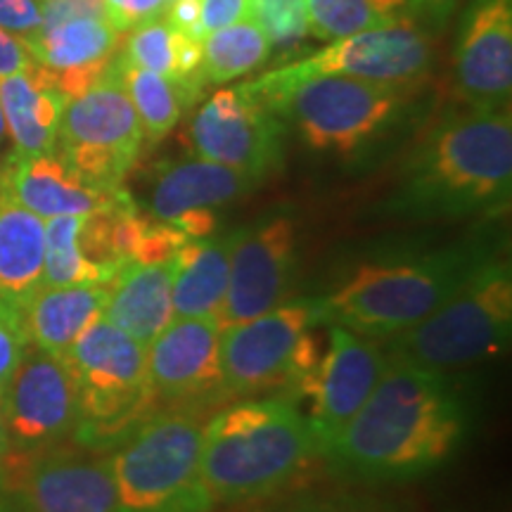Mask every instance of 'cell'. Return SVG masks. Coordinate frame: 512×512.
Returning a JSON list of instances; mask_svg holds the SVG:
<instances>
[{
    "label": "cell",
    "instance_id": "30",
    "mask_svg": "<svg viewBox=\"0 0 512 512\" xmlns=\"http://www.w3.org/2000/svg\"><path fill=\"white\" fill-rule=\"evenodd\" d=\"M311 36L337 41L411 15V0H306Z\"/></svg>",
    "mask_w": 512,
    "mask_h": 512
},
{
    "label": "cell",
    "instance_id": "19",
    "mask_svg": "<svg viewBox=\"0 0 512 512\" xmlns=\"http://www.w3.org/2000/svg\"><path fill=\"white\" fill-rule=\"evenodd\" d=\"M453 74L458 95L470 110H510L512 0H467Z\"/></svg>",
    "mask_w": 512,
    "mask_h": 512
},
{
    "label": "cell",
    "instance_id": "32",
    "mask_svg": "<svg viewBox=\"0 0 512 512\" xmlns=\"http://www.w3.org/2000/svg\"><path fill=\"white\" fill-rule=\"evenodd\" d=\"M86 214L53 216L46 219V264L43 285H79L102 283L98 273L88 266L79 249V228Z\"/></svg>",
    "mask_w": 512,
    "mask_h": 512
},
{
    "label": "cell",
    "instance_id": "43",
    "mask_svg": "<svg viewBox=\"0 0 512 512\" xmlns=\"http://www.w3.org/2000/svg\"><path fill=\"white\" fill-rule=\"evenodd\" d=\"M0 512H29V508L22 503V498L8 491V494H0Z\"/></svg>",
    "mask_w": 512,
    "mask_h": 512
},
{
    "label": "cell",
    "instance_id": "33",
    "mask_svg": "<svg viewBox=\"0 0 512 512\" xmlns=\"http://www.w3.org/2000/svg\"><path fill=\"white\" fill-rule=\"evenodd\" d=\"M31 347L22 309L0 302V394Z\"/></svg>",
    "mask_w": 512,
    "mask_h": 512
},
{
    "label": "cell",
    "instance_id": "38",
    "mask_svg": "<svg viewBox=\"0 0 512 512\" xmlns=\"http://www.w3.org/2000/svg\"><path fill=\"white\" fill-rule=\"evenodd\" d=\"M247 17H252V0H202L204 36Z\"/></svg>",
    "mask_w": 512,
    "mask_h": 512
},
{
    "label": "cell",
    "instance_id": "26",
    "mask_svg": "<svg viewBox=\"0 0 512 512\" xmlns=\"http://www.w3.org/2000/svg\"><path fill=\"white\" fill-rule=\"evenodd\" d=\"M46 221L0 195V302L24 309L43 287Z\"/></svg>",
    "mask_w": 512,
    "mask_h": 512
},
{
    "label": "cell",
    "instance_id": "2",
    "mask_svg": "<svg viewBox=\"0 0 512 512\" xmlns=\"http://www.w3.org/2000/svg\"><path fill=\"white\" fill-rule=\"evenodd\" d=\"M510 192V110L467 107L441 119L415 145L382 214L406 221H456L503 211Z\"/></svg>",
    "mask_w": 512,
    "mask_h": 512
},
{
    "label": "cell",
    "instance_id": "14",
    "mask_svg": "<svg viewBox=\"0 0 512 512\" xmlns=\"http://www.w3.org/2000/svg\"><path fill=\"white\" fill-rule=\"evenodd\" d=\"M328 351L318 358L309 377L297 389L309 399V420L320 456L330 451L344 427L354 420L368 401L370 392L389 366L387 351L377 339L361 337L356 332L325 325Z\"/></svg>",
    "mask_w": 512,
    "mask_h": 512
},
{
    "label": "cell",
    "instance_id": "23",
    "mask_svg": "<svg viewBox=\"0 0 512 512\" xmlns=\"http://www.w3.org/2000/svg\"><path fill=\"white\" fill-rule=\"evenodd\" d=\"M102 318L147 347L176 318L171 304V261L121 268L107 283Z\"/></svg>",
    "mask_w": 512,
    "mask_h": 512
},
{
    "label": "cell",
    "instance_id": "41",
    "mask_svg": "<svg viewBox=\"0 0 512 512\" xmlns=\"http://www.w3.org/2000/svg\"><path fill=\"white\" fill-rule=\"evenodd\" d=\"M460 3L463 0H411V15L425 24L432 34H439L456 15Z\"/></svg>",
    "mask_w": 512,
    "mask_h": 512
},
{
    "label": "cell",
    "instance_id": "17",
    "mask_svg": "<svg viewBox=\"0 0 512 512\" xmlns=\"http://www.w3.org/2000/svg\"><path fill=\"white\" fill-rule=\"evenodd\" d=\"M259 181L202 157L169 159L155 166L145 195L150 219L174 223L190 240L211 238L219 228L216 211L252 192Z\"/></svg>",
    "mask_w": 512,
    "mask_h": 512
},
{
    "label": "cell",
    "instance_id": "1",
    "mask_svg": "<svg viewBox=\"0 0 512 512\" xmlns=\"http://www.w3.org/2000/svg\"><path fill=\"white\" fill-rule=\"evenodd\" d=\"M470 408L444 373L394 361L330 451V467L363 482H413L465 444Z\"/></svg>",
    "mask_w": 512,
    "mask_h": 512
},
{
    "label": "cell",
    "instance_id": "27",
    "mask_svg": "<svg viewBox=\"0 0 512 512\" xmlns=\"http://www.w3.org/2000/svg\"><path fill=\"white\" fill-rule=\"evenodd\" d=\"M119 53L126 62L162 74L202 98L207 86L202 76V43L171 27L166 17H157L128 31Z\"/></svg>",
    "mask_w": 512,
    "mask_h": 512
},
{
    "label": "cell",
    "instance_id": "7",
    "mask_svg": "<svg viewBox=\"0 0 512 512\" xmlns=\"http://www.w3.org/2000/svg\"><path fill=\"white\" fill-rule=\"evenodd\" d=\"M202 411L157 408L107 456L117 512H211L202 479Z\"/></svg>",
    "mask_w": 512,
    "mask_h": 512
},
{
    "label": "cell",
    "instance_id": "3",
    "mask_svg": "<svg viewBox=\"0 0 512 512\" xmlns=\"http://www.w3.org/2000/svg\"><path fill=\"white\" fill-rule=\"evenodd\" d=\"M320 456L290 396H252L204 425L202 479L211 503L261 501L283 491Z\"/></svg>",
    "mask_w": 512,
    "mask_h": 512
},
{
    "label": "cell",
    "instance_id": "36",
    "mask_svg": "<svg viewBox=\"0 0 512 512\" xmlns=\"http://www.w3.org/2000/svg\"><path fill=\"white\" fill-rule=\"evenodd\" d=\"M81 17L110 19V12H107L105 0H43L41 27L38 29H50L62 22H69V19H81Z\"/></svg>",
    "mask_w": 512,
    "mask_h": 512
},
{
    "label": "cell",
    "instance_id": "16",
    "mask_svg": "<svg viewBox=\"0 0 512 512\" xmlns=\"http://www.w3.org/2000/svg\"><path fill=\"white\" fill-rule=\"evenodd\" d=\"M157 401L204 408L226 399L219 318H174L145 347Z\"/></svg>",
    "mask_w": 512,
    "mask_h": 512
},
{
    "label": "cell",
    "instance_id": "39",
    "mask_svg": "<svg viewBox=\"0 0 512 512\" xmlns=\"http://www.w3.org/2000/svg\"><path fill=\"white\" fill-rule=\"evenodd\" d=\"M29 67H34V57L29 53L27 41L0 27V79L27 72Z\"/></svg>",
    "mask_w": 512,
    "mask_h": 512
},
{
    "label": "cell",
    "instance_id": "18",
    "mask_svg": "<svg viewBox=\"0 0 512 512\" xmlns=\"http://www.w3.org/2000/svg\"><path fill=\"white\" fill-rule=\"evenodd\" d=\"M3 486L22 498L29 512H117L107 458L81 446L8 460Z\"/></svg>",
    "mask_w": 512,
    "mask_h": 512
},
{
    "label": "cell",
    "instance_id": "15",
    "mask_svg": "<svg viewBox=\"0 0 512 512\" xmlns=\"http://www.w3.org/2000/svg\"><path fill=\"white\" fill-rule=\"evenodd\" d=\"M297 273V228L271 214L230 233V275L219 325L245 323L290 299Z\"/></svg>",
    "mask_w": 512,
    "mask_h": 512
},
{
    "label": "cell",
    "instance_id": "29",
    "mask_svg": "<svg viewBox=\"0 0 512 512\" xmlns=\"http://www.w3.org/2000/svg\"><path fill=\"white\" fill-rule=\"evenodd\" d=\"M271 62V46L254 17L216 29L202 41V76L207 86H223Z\"/></svg>",
    "mask_w": 512,
    "mask_h": 512
},
{
    "label": "cell",
    "instance_id": "34",
    "mask_svg": "<svg viewBox=\"0 0 512 512\" xmlns=\"http://www.w3.org/2000/svg\"><path fill=\"white\" fill-rule=\"evenodd\" d=\"M261 512H392L384 505L368 501V498L344 496V494H309L287 498L275 505H268Z\"/></svg>",
    "mask_w": 512,
    "mask_h": 512
},
{
    "label": "cell",
    "instance_id": "8",
    "mask_svg": "<svg viewBox=\"0 0 512 512\" xmlns=\"http://www.w3.org/2000/svg\"><path fill=\"white\" fill-rule=\"evenodd\" d=\"M64 366L76 387V446L112 451L157 411L145 347L102 316L72 344Z\"/></svg>",
    "mask_w": 512,
    "mask_h": 512
},
{
    "label": "cell",
    "instance_id": "20",
    "mask_svg": "<svg viewBox=\"0 0 512 512\" xmlns=\"http://www.w3.org/2000/svg\"><path fill=\"white\" fill-rule=\"evenodd\" d=\"M0 195L10 197L43 221L53 216L110 211L131 200L124 188L107 190L81 178L57 152L0 159Z\"/></svg>",
    "mask_w": 512,
    "mask_h": 512
},
{
    "label": "cell",
    "instance_id": "6",
    "mask_svg": "<svg viewBox=\"0 0 512 512\" xmlns=\"http://www.w3.org/2000/svg\"><path fill=\"white\" fill-rule=\"evenodd\" d=\"M510 335L512 271L508 254L496 249L439 309L380 344L394 361L446 375L501 356Z\"/></svg>",
    "mask_w": 512,
    "mask_h": 512
},
{
    "label": "cell",
    "instance_id": "9",
    "mask_svg": "<svg viewBox=\"0 0 512 512\" xmlns=\"http://www.w3.org/2000/svg\"><path fill=\"white\" fill-rule=\"evenodd\" d=\"M318 299H287L264 316L221 330L226 399L297 392L318 363Z\"/></svg>",
    "mask_w": 512,
    "mask_h": 512
},
{
    "label": "cell",
    "instance_id": "35",
    "mask_svg": "<svg viewBox=\"0 0 512 512\" xmlns=\"http://www.w3.org/2000/svg\"><path fill=\"white\" fill-rule=\"evenodd\" d=\"M169 3L171 0H105L112 24L121 34L157 17H164Z\"/></svg>",
    "mask_w": 512,
    "mask_h": 512
},
{
    "label": "cell",
    "instance_id": "22",
    "mask_svg": "<svg viewBox=\"0 0 512 512\" xmlns=\"http://www.w3.org/2000/svg\"><path fill=\"white\" fill-rule=\"evenodd\" d=\"M67 100L57 91L48 69L34 62L27 72L0 79V110L19 155H41L57 147V133Z\"/></svg>",
    "mask_w": 512,
    "mask_h": 512
},
{
    "label": "cell",
    "instance_id": "12",
    "mask_svg": "<svg viewBox=\"0 0 512 512\" xmlns=\"http://www.w3.org/2000/svg\"><path fill=\"white\" fill-rule=\"evenodd\" d=\"M10 460H27L74 437L76 387L60 358L29 347L0 394Z\"/></svg>",
    "mask_w": 512,
    "mask_h": 512
},
{
    "label": "cell",
    "instance_id": "28",
    "mask_svg": "<svg viewBox=\"0 0 512 512\" xmlns=\"http://www.w3.org/2000/svg\"><path fill=\"white\" fill-rule=\"evenodd\" d=\"M114 67H117L119 79L124 83L128 98L133 102V110L138 114L143 140L150 145L169 136L178 121L183 119L185 110L200 100L188 88L178 86L166 76L147 72L143 67L126 62L119 50L114 55Z\"/></svg>",
    "mask_w": 512,
    "mask_h": 512
},
{
    "label": "cell",
    "instance_id": "37",
    "mask_svg": "<svg viewBox=\"0 0 512 512\" xmlns=\"http://www.w3.org/2000/svg\"><path fill=\"white\" fill-rule=\"evenodd\" d=\"M0 27L19 38H29L41 27L38 0H0Z\"/></svg>",
    "mask_w": 512,
    "mask_h": 512
},
{
    "label": "cell",
    "instance_id": "10",
    "mask_svg": "<svg viewBox=\"0 0 512 512\" xmlns=\"http://www.w3.org/2000/svg\"><path fill=\"white\" fill-rule=\"evenodd\" d=\"M434 67V38L425 24L413 15H403L384 27L337 38L330 46L309 53L283 67L261 74L259 79L240 83L249 95H261L287 83L318 74H342L363 81L422 83Z\"/></svg>",
    "mask_w": 512,
    "mask_h": 512
},
{
    "label": "cell",
    "instance_id": "40",
    "mask_svg": "<svg viewBox=\"0 0 512 512\" xmlns=\"http://www.w3.org/2000/svg\"><path fill=\"white\" fill-rule=\"evenodd\" d=\"M166 22L181 31V34L204 41L202 31V0H171L166 8Z\"/></svg>",
    "mask_w": 512,
    "mask_h": 512
},
{
    "label": "cell",
    "instance_id": "21",
    "mask_svg": "<svg viewBox=\"0 0 512 512\" xmlns=\"http://www.w3.org/2000/svg\"><path fill=\"white\" fill-rule=\"evenodd\" d=\"M36 64L48 69L64 100L79 98L102 79L121 46V31L110 19L81 17L38 29L24 38Z\"/></svg>",
    "mask_w": 512,
    "mask_h": 512
},
{
    "label": "cell",
    "instance_id": "31",
    "mask_svg": "<svg viewBox=\"0 0 512 512\" xmlns=\"http://www.w3.org/2000/svg\"><path fill=\"white\" fill-rule=\"evenodd\" d=\"M252 17L268 38L271 62L302 60L311 38L306 0H252Z\"/></svg>",
    "mask_w": 512,
    "mask_h": 512
},
{
    "label": "cell",
    "instance_id": "13",
    "mask_svg": "<svg viewBox=\"0 0 512 512\" xmlns=\"http://www.w3.org/2000/svg\"><path fill=\"white\" fill-rule=\"evenodd\" d=\"M283 138V121L242 86L209 95L190 121V145L197 157L259 183L283 164Z\"/></svg>",
    "mask_w": 512,
    "mask_h": 512
},
{
    "label": "cell",
    "instance_id": "44",
    "mask_svg": "<svg viewBox=\"0 0 512 512\" xmlns=\"http://www.w3.org/2000/svg\"><path fill=\"white\" fill-rule=\"evenodd\" d=\"M5 136H8V128H5V117H3V110H0V145H3Z\"/></svg>",
    "mask_w": 512,
    "mask_h": 512
},
{
    "label": "cell",
    "instance_id": "24",
    "mask_svg": "<svg viewBox=\"0 0 512 512\" xmlns=\"http://www.w3.org/2000/svg\"><path fill=\"white\" fill-rule=\"evenodd\" d=\"M107 283L43 285L22 309L31 347L64 361L72 344L102 316Z\"/></svg>",
    "mask_w": 512,
    "mask_h": 512
},
{
    "label": "cell",
    "instance_id": "25",
    "mask_svg": "<svg viewBox=\"0 0 512 512\" xmlns=\"http://www.w3.org/2000/svg\"><path fill=\"white\" fill-rule=\"evenodd\" d=\"M230 233L188 240L171 259L176 318H219L228 292Z\"/></svg>",
    "mask_w": 512,
    "mask_h": 512
},
{
    "label": "cell",
    "instance_id": "42",
    "mask_svg": "<svg viewBox=\"0 0 512 512\" xmlns=\"http://www.w3.org/2000/svg\"><path fill=\"white\" fill-rule=\"evenodd\" d=\"M10 460V448L8 439H5V427H3V415H0V486L5 482V470H8Z\"/></svg>",
    "mask_w": 512,
    "mask_h": 512
},
{
    "label": "cell",
    "instance_id": "4",
    "mask_svg": "<svg viewBox=\"0 0 512 512\" xmlns=\"http://www.w3.org/2000/svg\"><path fill=\"white\" fill-rule=\"evenodd\" d=\"M491 252L496 247L489 242L467 240L363 261L335 290L316 297L320 325H339L384 342L439 309Z\"/></svg>",
    "mask_w": 512,
    "mask_h": 512
},
{
    "label": "cell",
    "instance_id": "11",
    "mask_svg": "<svg viewBox=\"0 0 512 512\" xmlns=\"http://www.w3.org/2000/svg\"><path fill=\"white\" fill-rule=\"evenodd\" d=\"M143 143L138 114L112 60L95 86L67 100L55 152L88 183L117 190L124 188Z\"/></svg>",
    "mask_w": 512,
    "mask_h": 512
},
{
    "label": "cell",
    "instance_id": "5",
    "mask_svg": "<svg viewBox=\"0 0 512 512\" xmlns=\"http://www.w3.org/2000/svg\"><path fill=\"white\" fill-rule=\"evenodd\" d=\"M418 86L318 74L252 98L264 102L311 152L351 164L370 159L406 131L418 114Z\"/></svg>",
    "mask_w": 512,
    "mask_h": 512
}]
</instances>
